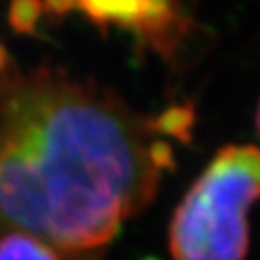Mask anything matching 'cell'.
<instances>
[{"mask_svg":"<svg viewBox=\"0 0 260 260\" xmlns=\"http://www.w3.org/2000/svg\"><path fill=\"white\" fill-rule=\"evenodd\" d=\"M45 12L41 0H14L10 6V23L19 33H33Z\"/></svg>","mask_w":260,"mask_h":260,"instance_id":"5b68a950","label":"cell"},{"mask_svg":"<svg viewBox=\"0 0 260 260\" xmlns=\"http://www.w3.org/2000/svg\"><path fill=\"white\" fill-rule=\"evenodd\" d=\"M260 199V149L228 145L177 205L170 223L174 260H245L247 212Z\"/></svg>","mask_w":260,"mask_h":260,"instance_id":"7a4b0ae2","label":"cell"},{"mask_svg":"<svg viewBox=\"0 0 260 260\" xmlns=\"http://www.w3.org/2000/svg\"><path fill=\"white\" fill-rule=\"evenodd\" d=\"M256 129L260 133V104H258V110H256Z\"/></svg>","mask_w":260,"mask_h":260,"instance_id":"8992f818","label":"cell"},{"mask_svg":"<svg viewBox=\"0 0 260 260\" xmlns=\"http://www.w3.org/2000/svg\"><path fill=\"white\" fill-rule=\"evenodd\" d=\"M0 260H62L58 252L23 232L0 233Z\"/></svg>","mask_w":260,"mask_h":260,"instance_id":"277c9868","label":"cell"},{"mask_svg":"<svg viewBox=\"0 0 260 260\" xmlns=\"http://www.w3.org/2000/svg\"><path fill=\"white\" fill-rule=\"evenodd\" d=\"M162 116L60 68H0V233L99 260L174 168Z\"/></svg>","mask_w":260,"mask_h":260,"instance_id":"6da1fadb","label":"cell"},{"mask_svg":"<svg viewBox=\"0 0 260 260\" xmlns=\"http://www.w3.org/2000/svg\"><path fill=\"white\" fill-rule=\"evenodd\" d=\"M50 14L81 12L99 27H121L170 58L187 33L189 21L177 0H45Z\"/></svg>","mask_w":260,"mask_h":260,"instance_id":"3957f363","label":"cell"}]
</instances>
